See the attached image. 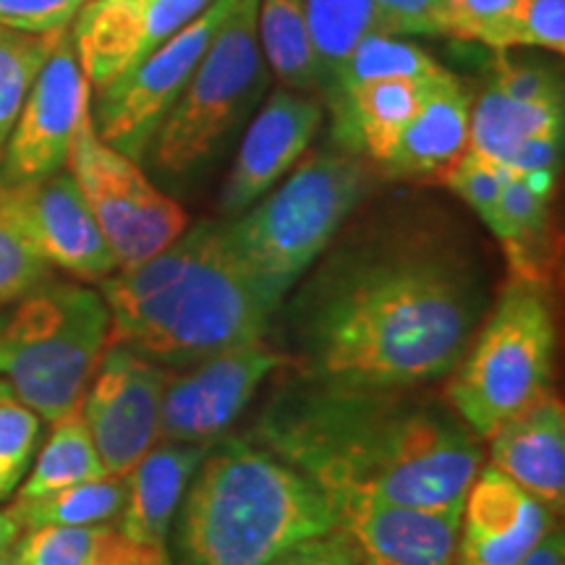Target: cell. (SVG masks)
Here are the masks:
<instances>
[{
	"instance_id": "6da1fadb",
	"label": "cell",
	"mask_w": 565,
	"mask_h": 565,
	"mask_svg": "<svg viewBox=\"0 0 565 565\" xmlns=\"http://www.w3.org/2000/svg\"><path fill=\"white\" fill-rule=\"evenodd\" d=\"M282 309L288 366L356 387L448 377L490 309L477 254L448 228L395 221L353 233Z\"/></svg>"
},
{
	"instance_id": "7a4b0ae2",
	"label": "cell",
	"mask_w": 565,
	"mask_h": 565,
	"mask_svg": "<svg viewBox=\"0 0 565 565\" xmlns=\"http://www.w3.org/2000/svg\"><path fill=\"white\" fill-rule=\"evenodd\" d=\"M252 437L341 500L463 511L482 445L448 401L419 387H356L294 377Z\"/></svg>"
},
{
	"instance_id": "3957f363",
	"label": "cell",
	"mask_w": 565,
	"mask_h": 565,
	"mask_svg": "<svg viewBox=\"0 0 565 565\" xmlns=\"http://www.w3.org/2000/svg\"><path fill=\"white\" fill-rule=\"evenodd\" d=\"M110 343L175 370L265 341L278 312L233 254L221 221L196 223L145 263L100 280Z\"/></svg>"
},
{
	"instance_id": "277c9868",
	"label": "cell",
	"mask_w": 565,
	"mask_h": 565,
	"mask_svg": "<svg viewBox=\"0 0 565 565\" xmlns=\"http://www.w3.org/2000/svg\"><path fill=\"white\" fill-rule=\"evenodd\" d=\"M338 529L328 492L252 435L210 445L181 500L183 565H270Z\"/></svg>"
},
{
	"instance_id": "5b68a950",
	"label": "cell",
	"mask_w": 565,
	"mask_h": 565,
	"mask_svg": "<svg viewBox=\"0 0 565 565\" xmlns=\"http://www.w3.org/2000/svg\"><path fill=\"white\" fill-rule=\"evenodd\" d=\"M366 160L345 150L315 152L242 215L223 221L246 275L275 312L320 263L370 192Z\"/></svg>"
},
{
	"instance_id": "8992f818",
	"label": "cell",
	"mask_w": 565,
	"mask_h": 565,
	"mask_svg": "<svg viewBox=\"0 0 565 565\" xmlns=\"http://www.w3.org/2000/svg\"><path fill=\"white\" fill-rule=\"evenodd\" d=\"M108 345L103 294L47 278L0 317V380L13 398L53 424L82 406Z\"/></svg>"
},
{
	"instance_id": "52a82bcc",
	"label": "cell",
	"mask_w": 565,
	"mask_h": 565,
	"mask_svg": "<svg viewBox=\"0 0 565 565\" xmlns=\"http://www.w3.org/2000/svg\"><path fill=\"white\" fill-rule=\"evenodd\" d=\"M259 0H233L192 79L162 118L145 160L166 183L200 175L263 103L270 68L257 40Z\"/></svg>"
},
{
	"instance_id": "ba28073f",
	"label": "cell",
	"mask_w": 565,
	"mask_h": 565,
	"mask_svg": "<svg viewBox=\"0 0 565 565\" xmlns=\"http://www.w3.org/2000/svg\"><path fill=\"white\" fill-rule=\"evenodd\" d=\"M555 317L542 282L511 275L450 372L445 401L479 440H490L550 391Z\"/></svg>"
},
{
	"instance_id": "9c48e42d",
	"label": "cell",
	"mask_w": 565,
	"mask_h": 565,
	"mask_svg": "<svg viewBox=\"0 0 565 565\" xmlns=\"http://www.w3.org/2000/svg\"><path fill=\"white\" fill-rule=\"evenodd\" d=\"M66 168L100 225L116 270L154 257L186 231L181 204L154 186L141 162L97 137L89 110L76 129Z\"/></svg>"
},
{
	"instance_id": "30bf717a",
	"label": "cell",
	"mask_w": 565,
	"mask_h": 565,
	"mask_svg": "<svg viewBox=\"0 0 565 565\" xmlns=\"http://www.w3.org/2000/svg\"><path fill=\"white\" fill-rule=\"evenodd\" d=\"M231 6L233 0H212L200 17L162 42L158 51L108 87L97 89V100L95 105L89 103V113L97 137L105 145L137 162L145 160L154 131L192 79Z\"/></svg>"
},
{
	"instance_id": "8fae6325",
	"label": "cell",
	"mask_w": 565,
	"mask_h": 565,
	"mask_svg": "<svg viewBox=\"0 0 565 565\" xmlns=\"http://www.w3.org/2000/svg\"><path fill=\"white\" fill-rule=\"evenodd\" d=\"M282 366H288L286 353L265 338L215 353L202 362L168 370L158 440H221L257 398L259 387Z\"/></svg>"
},
{
	"instance_id": "7c38bea8",
	"label": "cell",
	"mask_w": 565,
	"mask_h": 565,
	"mask_svg": "<svg viewBox=\"0 0 565 565\" xmlns=\"http://www.w3.org/2000/svg\"><path fill=\"white\" fill-rule=\"evenodd\" d=\"M89 92L71 30L61 32L0 154V183L40 181L68 166L76 129L89 110Z\"/></svg>"
},
{
	"instance_id": "4fadbf2b",
	"label": "cell",
	"mask_w": 565,
	"mask_h": 565,
	"mask_svg": "<svg viewBox=\"0 0 565 565\" xmlns=\"http://www.w3.org/2000/svg\"><path fill=\"white\" fill-rule=\"evenodd\" d=\"M168 366L110 343L82 398V416L110 477H126L160 437Z\"/></svg>"
},
{
	"instance_id": "5bb4252c",
	"label": "cell",
	"mask_w": 565,
	"mask_h": 565,
	"mask_svg": "<svg viewBox=\"0 0 565 565\" xmlns=\"http://www.w3.org/2000/svg\"><path fill=\"white\" fill-rule=\"evenodd\" d=\"M0 207L51 267L97 282L116 273V257L66 168L17 186L0 183Z\"/></svg>"
},
{
	"instance_id": "9a60e30c",
	"label": "cell",
	"mask_w": 565,
	"mask_h": 565,
	"mask_svg": "<svg viewBox=\"0 0 565 565\" xmlns=\"http://www.w3.org/2000/svg\"><path fill=\"white\" fill-rule=\"evenodd\" d=\"M212 0H87L71 24L76 55L92 89L108 87Z\"/></svg>"
},
{
	"instance_id": "2e32d148",
	"label": "cell",
	"mask_w": 565,
	"mask_h": 565,
	"mask_svg": "<svg viewBox=\"0 0 565 565\" xmlns=\"http://www.w3.org/2000/svg\"><path fill=\"white\" fill-rule=\"evenodd\" d=\"M322 121V100L286 87L275 89L246 126L236 160L225 175L217 200L223 221L242 215L254 202L263 200L275 183L286 179L309 152Z\"/></svg>"
},
{
	"instance_id": "e0dca14e",
	"label": "cell",
	"mask_w": 565,
	"mask_h": 565,
	"mask_svg": "<svg viewBox=\"0 0 565 565\" xmlns=\"http://www.w3.org/2000/svg\"><path fill=\"white\" fill-rule=\"evenodd\" d=\"M338 526L349 534L359 565H456L461 511L341 500Z\"/></svg>"
},
{
	"instance_id": "ac0fdd59",
	"label": "cell",
	"mask_w": 565,
	"mask_h": 565,
	"mask_svg": "<svg viewBox=\"0 0 565 565\" xmlns=\"http://www.w3.org/2000/svg\"><path fill=\"white\" fill-rule=\"evenodd\" d=\"M553 526V511L542 500L494 466H487L466 492L456 561L519 565Z\"/></svg>"
},
{
	"instance_id": "d6986e66",
	"label": "cell",
	"mask_w": 565,
	"mask_h": 565,
	"mask_svg": "<svg viewBox=\"0 0 565 565\" xmlns=\"http://www.w3.org/2000/svg\"><path fill=\"white\" fill-rule=\"evenodd\" d=\"M494 469L532 492L550 511L565 503V408L553 391L490 435Z\"/></svg>"
},
{
	"instance_id": "ffe728a7",
	"label": "cell",
	"mask_w": 565,
	"mask_h": 565,
	"mask_svg": "<svg viewBox=\"0 0 565 565\" xmlns=\"http://www.w3.org/2000/svg\"><path fill=\"white\" fill-rule=\"evenodd\" d=\"M469 121L471 95L458 76L448 74L401 131L377 166L380 173L398 181H440L469 150Z\"/></svg>"
},
{
	"instance_id": "44dd1931",
	"label": "cell",
	"mask_w": 565,
	"mask_h": 565,
	"mask_svg": "<svg viewBox=\"0 0 565 565\" xmlns=\"http://www.w3.org/2000/svg\"><path fill=\"white\" fill-rule=\"evenodd\" d=\"M450 71L422 79H374L359 84L328 105L333 116V139L338 150L353 152L359 158L380 166L398 141L401 131L416 116L429 92L440 84Z\"/></svg>"
},
{
	"instance_id": "7402d4cb",
	"label": "cell",
	"mask_w": 565,
	"mask_h": 565,
	"mask_svg": "<svg viewBox=\"0 0 565 565\" xmlns=\"http://www.w3.org/2000/svg\"><path fill=\"white\" fill-rule=\"evenodd\" d=\"M212 443L158 440L126 475L118 532L141 545H166L186 487Z\"/></svg>"
},
{
	"instance_id": "603a6c76",
	"label": "cell",
	"mask_w": 565,
	"mask_h": 565,
	"mask_svg": "<svg viewBox=\"0 0 565 565\" xmlns=\"http://www.w3.org/2000/svg\"><path fill=\"white\" fill-rule=\"evenodd\" d=\"M553 194L555 175L524 179V175L505 173L498 221L492 225V236L503 246L515 278L542 282V286H545V244Z\"/></svg>"
},
{
	"instance_id": "cb8c5ba5",
	"label": "cell",
	"mask_w": 565,
	"mask_h": 565,
	"mask_svg": "<svg viewBox=\"0 0 565 565\" xmlns=\"http://www.w3.org/2000/svg\"><path fill=\"white\" fill-rule=\"evenodd\" d=\"M563 134V103L515 100L487 87L471 105L469 150L498 162L500 168L529 139Z\"/></svg>"
},
{
	"instance_id": "d4e9b609",
	"label": "cell",
	"mask_w": 565,
	"mask_h": 565,
	"mask_svg": "<svg viewBox=\"0 0 565 565\" xmlns=\"http://www.w3.org/2000/svg\"><path fill=\"white\" fill-rule=\"evenodd\" d=\"M257 40L267 68L282 87L320 92V66L301 0H259Z\"/></svg>"
},
{
	"instance_id": "484cf974",
	"label": "cell",
	"mask_w": 565,
	"mask_h": 565,
	"mask_svg": "<svg viewBox=\"0 0 565 565\" xmlns=\"http://www.w3.org/2000/svg\"><path fill=\"white\" fill-rule=\"evenodd\" d=\"M108 477L103 458L97 454L82 406L53 422L51 437L34 458L30 477L19 484L17 500H32L42 494L58 492L63 487H74L92 479Z\"/></svg>"
},
{
	"instance_id": "4316f807",
	"label": "cell",
	"mask_w": 565,
	"mask_h": 565,
	"mask_svg": "<svg viewBox=\"0 0 565 565\" xmlns=\"http://www.w3.org/2000/svg\"><path fill=\"white\" fill-rule=\"evenodd\" d=\"M126 503V477H100L63 487L32 500H13L11 511L21 529L40 526H105L118 519Z\"/></svg>"
},
{
	"instance_id": "83f0119b",
	"label": "cell",
	"mask_w": 565,
	"mask_h": 565,
	"mask_svg": "<svg viewBox=\"0 0 565 565\" xmlns=\"http://www.w3.org/2000/svg\"><path fill=\"white\" fill-rule=\"evenodd\" d=\"M320 66V92L328 95L353 47L374 30L372 0H301Z\"/></svg>"
},
{
	"instance_id": "f1b7e54d",
	"label": "cell",
	"mask_w": 565,
	"mask_h": 565,
	"mask_svg": "<svg viewBox=\"0 0 565 565\" xmlns=\"http://www.w3.org/2000/svg\"><path fill=\"white\" fill-rule=\"evenodd\" d=\"M443 71L445 68L440 63L427 51H422L419 45H414V42L372 32L345 58L343 68L335 76V84L322 97V105L328 108V105H333L349 89L374 79H398V76L422 79V76H437Z\"/></svg>"
},
{
	"instance_id": "f546056e",
	"label": "cell",
	"mask_w": 565,
	"mask_h": 565,
	"mask_svg": "<svg viewBox=\"0 0 565 565\" xmlns=\"http://www.w3.org/2000/svg\"><path fill=\"white\" fill-rule=\"evenodd\" d=\"M58 34H26L0 24V154Z\"/></svg>"
},
{
	"instance_id": "4dcf8cb0",
	"label": "cell",
	"mask_w": 565,
	"mask_h": 565,
	"mask_svg": "<svg viewBox=\"0 0 565 565\" xmlns=\"http://www.w3.org/2000/svg\"><path fill=\"white\" fill-rule=\"evenodd\" d=\"M105 526H40L26 529L13 542L17 565H95L100 555Z\"/></svg>"
},
{
	"instance_id": "1f68e13d",
	"label": "cell",
	"mask_w": 565,
	"mask_h": 565,
	"mask_svg": "<svg viewBox=\"0 0 565 565\" xmlns=\"http://www.w3.org/2000/svg\"><path fill=\"white\" fill-rule=\"evenodd\" d=\"M545 47L563 55L565 51V0H513L503 21L494 30L492 51L508 47Z\"/></svg>"
},
{
	"instance_id": "d6a6232c",
	"label": "cell",
	"mask_w": 565,
	"mask_h": 565,
	"mask_svg": "<svg viewBox=\"0 0 565 565\" xmlns=\"http://www.w3.org/2000/svg\"><path fill=\"white\" fill-rule=\"evenodd\" d=\"M42 419L13 395L0 398V503L24 482L38 448Z\"/></svg>"
},
{
	"instance_id": "836d02e7",
	"label": "cell",
	"mask_w": 565,
	"mask_h": 565,
	"mask_svg": "<svg viewBox=\"0 0 565 565\" xmlns=\"http://www.w3.org/2000/svg\"><path fill=\"white\" fill-rule=\"evenodd\" d=\"M47 275L51 265L0 207V307L19 301L34 286L47 280Z\"/></svg>"
},
{
	"instance_id": "e575fe53",
	"label": "cell",
	"mask_w": 565,
	"mask_h": 565,
	"mask_svg": "<svg viewBox=\"0 0 565 565\" xmlns=\"http://www.w3.org/2000/svg\"><path fill=\"white\" fill-rule=\"evenodd\" d=\"M440 183L450 189V192L461 196L471 210L482 217V223L492 231L494 221H498L500 207V192H503L505 171L498 162L482 158V154L466 150L454 168L443 175Z\"/></svg>"
},
{
	"instance_id": "d590c367",
	"label": "cell",
	"mask_w": 565,
	"mask_h": 565,
	"mask_svg": "<svg viewBox=\"0 0 565 565\" xmlns=\"http://www.w3.org/2000/svg\"><path fill=\"white\" fill-rule=\"evenodd\" d=\"M374 30L391 38H440V0H372Z\"/></svg>"
},
{
	"instance_id": "8d00e7d4",
	"label": "cell",
	"mask_w": 565,
	"mask_h": 565,
	"mask_svg": "<svg viewBox=\"0 0 565 565\" xmlns=\"http://www.w3.org/2000/svg\"><path fill=\"white\" fill-rule=\"evenodd\" d=\"M490 87L508 97H515V100L563 103V84L553 68L540 66V63L511 61L503 51L494 61Z\"/></svg>"
},
{
	"instance_id": "74e56055",
	"label": "cell",
	"mask_w": 565,
	"mask_h": 565,
	"mask_svg": "<svg viewBox=\"0 0 565 565\" xmlns=\"http://www.w3.org/2000/svg\"><path fill=\"white\" fill-rule=\"evenodd\" d=\"M87 0H0V24L26 34L71 30Z\"/></svg>"
},
{
	"instance_id": "f35d334b",
	"label": "cell",
	"mask_w": 565,
	"mask_h": 565,
	"mask_svg": "<svg viewBox=\"0 0 565 565\" xmlns=\"http://www.w3.org/2000/svg\"><path fill=\"white\" fill-rule=\"evenodd\" d=\"M443 34L461 42H482L490 47L494 30L513 0H440Z\"/></svg>"
},
{
	"instance_id": "ab89813d",
	"label": "cell",
	"mask_w": 565,
	"mask_h": 565,
	"mask_svg": "<svg viewBox=\"0 0 565 565\" xmlns=\"http://www.w3.org/2000/svg\"><path fill=\"white\" fill-rule=\"evenodd\" d=\"M270 565H359V555L341 526L333 532L301 542Z\"/></svg>"
},
{
	"instance_id": "60d3db41",
	"label": "cell",
	"mask_w": 565,
	"mask_h": 565,
	"mask_svg": "<svg viewBox=\"0 0 565 565\" xmlns=\"http://www.w3.org/2000/svg\"><path fill=\"white\" fill-rule=\"evenodd\" d=\"M519 565H565V536L561 529H550L545 540H542Z\"/></svg>"
},
{
	"instance_id": "b9f144b4",
	"label": "cell",
	"mask_w": 565,
	"mask_h": 565,
	"mask_svg": "<svg viewBox=\"0 0 565 565\" xmlns=\"http://www.w3.org/2000/svg\"><path fill=\"white\" fill-rule=\"evenodd\" d=\"M21 532H24V529H21L19 519L13 515L11 508L9 511H0V555L9 553V550L13 547V542L21 536Z\"/></svg>"
},
{
	"instance_id": "7bdbcfd3",
	"label": "cell",
	"mask_w": 565,
	"mask_h": 565,
	"mask_svg": "<svg viewBox=\"0 0 565 565\" xmlns=\"http://www.w3.org/2000/svg\"><path fill=\"white\" fill-rule=\"evenodd\" d=\"M134 565H173L166 545H141L139 557Z\"/></svg>"
},
{
	"instance_id": "ee69618b",
	"label": "cell",
	"mask_w": 565,
	"mask_h": 565,
	"mask_svg": "<svg viewBox=\"0 0 565 565\" xmlns=\"http://www.w3.org/2000/svg\"><path fill=\"white\" fill-rule=\"evenodd\" d=\"M0 565H17V561H13V553L9 550V553L0 555Z\"/></svg>"
},
{
	"instance_id": "f6af8a7d",
	"label": "cell",
	"mask_w": 565,
	"mask_h": 565,
	"mask_svg": "<svg viewBox=\"0 0 565 565\" xmlns=\"http://www.w3.org/2000/svg\"><path fill=\"white\" fill-rule=\"evenodd\" d=\"M6 395H11V387L0 380V398H6Z\"/></svg>"
},
{
	"instance_id": "bcb514c9",
	"label": "cell",
	"mask_w": 565,
	"mask_h": 565,
	"mask_svg": "<svg viewBox=\"0 0 565 565\" xmlns=\"http://www.w3.org/2000/svg\"><path fill=\"white\" fill-rule=\"evenodd\" d=\"M456 565H463V563H458V561H456Z\"/></svg>"
}]
</instances>
